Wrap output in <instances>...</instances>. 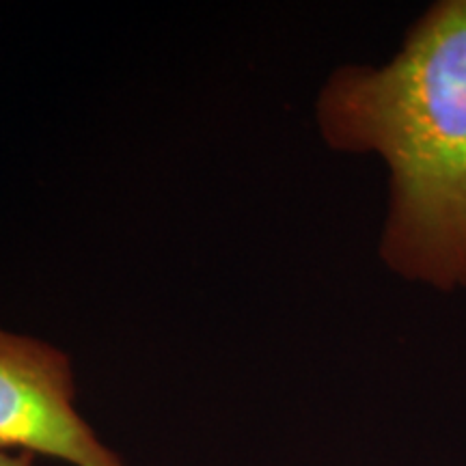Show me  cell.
Wrapping results in <instances>:
<instances>
[{
    "label": "cell",
    "instance_id": "7a4b0ae2",
    "mask_svg": "<svg viewBox=\"0 0 466 466\" xmlns=\"http://www.w3.org/2000/svg\"><path fill=\"white\" fill-rule=\"evenodd\" d=\"M66 352L0 330V450L63 460L74 466H124L74 410Z\"/></svg>",
    "mask_w": 466,
    "mask_h": 466
},
{
    "label": "cell",
    "instance_id": "3957f363",
    "mask_svg": "<svg viewBox=\"0 0 466 466\" xmlns=\"http://www.w3.org/2000/svg\"><path fill=\"white\" fill-rule=\"evenodd\" d=\"M0 466H33V453L20 451L17 456L0 451Z\"/></svg>",
    "mask_w": 466,
    "mask_h": 466
},
{
    "label": "cell",
    "instance_id": "6da1fadb",
    "mask_svg": "<svg viewBox=\"0 0 466 466\" xmlns=\"http://www.w3.org/2000/svg\"><path fill=\"white\" fill-rule=\"evenodd\" d=\"M318 124L330 149L389 165L384 264L442 291L466 288V0L425 11L380 69H337Z\"/></svg>",
    "mask_w": 466,
    "mask_h": 466
}]
</instances>
